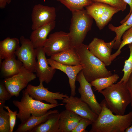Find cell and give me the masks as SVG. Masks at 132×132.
<instances>
[{
    "label": "cell",
    "mask_w": 132,
    "mask_h": 132,
    "mask_svg": "<svg viewBox=\"0 0 132 132\" xmlns=\"http://www.w3.org/2000/svg\"><path fill=\"white\" fill-rule=\"evenodd\" d=\"M72 12L68 33L70 47L75 48L83 44L87 34L91 28L93 18L84 8Z\"/></svg>",
    "instance_id": "obj_5"
},
{
    "label": "cell",
    "mask_w": 132,
    "mask_h": 132,
    "mask_svg": "<svg viewBox=\"0 0 132 132\" xmlns=\"http://www.w3.org/2000/svg\"><path fill=\"white\" fill-rule=\"evenodd\" d=\"M122 40L117 50L111 55V59L113 61L121 52V49L124 46L132 43V27L125 31L122 36Z\"/></svg>",
    "instance_id": "obj_28"
},
{
    "label": "cell",
    "mask_w": 132,
    "mask_h": 132,
    "mask_svg": "<svg viewBox=\"0 0 132 132\" xmlns=\"http://www.w3.org/2000/svg\"><path fill=\"white\" fill-rule=\"evenodd\" d=\"M93 2L102 3L117 8L123 11L126 9L127 4L122 0H92Z\"/></svg>",
    "instance_id": "obj_30"
},
{
    "label": "cell",
    "mask_w": 132,
    "mask_h": 132,
    "mask_svg": "<svg viewBox=\"0 0 132 132\" xmlns=\"http://www.w3.org/2000/svg\"><path fill=\"white\" fill-rule=\"evenodd\" d=\"M126 83L131 96V105L132 108V71Z\"/></svg>",
    "instance_id": "obj_34"
},
{
    "label": "cell",
    "mask_w": 132,
    "mask_h": 132,
    "mask_svg": "<svg viewBox=\"0 0 132 132\" xmlns=\"http://www.w3.org/2000/svg\"><path fill=\"white\" fill-rule=\"evenodd\" d=\"M100 104L101 111L92 123L89 132H124L132 125V111L125 115H115L107 106L105 99Z\"/></svg>",
    "instance_id": "obj_1"
},
{
    "label": "cell",
    "mask_w": 132,
    "mask_h": 132,
    "mask_svg": "<svg viewBox=\"0 0 132 132\" xmlns=\"http://www.w3.org/2000/svg\"><path fill=\"white\" fill-rule=\"evenodd\" d=\"M127 4H128L130 7V10L129 13L126 16L125 18L120 23L122 24L126 21L129 18L132 12V0H122Z\"/></svg>",
    "instance_id": "obj_35"
},
{
    "label": "cell",
    "mask_w": 132,
    "mask_h": 132,
    "mask_svg": "<svg viewBox=\"0 0 132 132\" xmlns=\"http://www.w3.org/2000/svg\"><path fill=\"white\" fill-rule=\"evenodd\" d=\"M62 101L65 104L66 110L75 113L82 118L88 119L93 122L98 116L88 105L80 98L70 96L65 98Z\"/></svg>",
    "instance_id": "obj_13"
},
{
    "label": "cell",
    "mask_w": 132,
    "mask_h": 132,
    "mask_svg": "<svg viewBox=\"0 0 132 132\" xmlns=\"http://www.w3.org/2000/svg\"><path fill=\"white\" fill-rule=\"evenodd\" d=\"M76 81L80 84L78 90L80 95V99L87 104L94 112L99 115L102 107L96 99L90 83L86 79L81 70L77 75Z\"/></svg>",
    "instance_id": "obj_11"
},
{
    "label": "cell",
    "mask_w": 132,
    "mask_h": 132,
    "mask_svg": "<svg viewBox=\"0 0 132 132\" xmlns=\"http://www.w3.org/2000/svg\"><path fill=\"white\" fill-rule=\"evenodd\" d=\"M75 48L83 67L81 71L88 82L90 83L96 79L112 75L105 64L90 52L88 45L83 43Z\"/></svg>",
    "instance_id": "obj_2"
},
{
    "label": "cell",
    "mask_w": 132,
    "mask_h": 132,
    "mask_svg": "<svg viewBox=\"0 0 132 132\" xmlns=\"http://www.w3.org/2000/svg\"><path fill=\"white\" fill-rule=\"evenodd\" d=\"M12 97L7 90L3 83L0 82V100L6 101L9 100Z\"/></svg>",
    "instance_id": "obj_33"
},
{
    "label": "cell",
    "mask_w": 132,
    "mask_h": 132,
    "mask_svg": "<svg viewBox=\"0 0 132 132\" xmlns=\"http://www.w3.org/2000/svg\"><path fill=\"white\" fill-rule=\"evenodd\" d=\"M119 77V75L115 74L109 77L96 79L90 83L95 91L100 92L117 81Z\"/></svg>",
    "instance_id": "obj_25"
},
{
    "label": "cell",
    "mask_w": 132,
    "mask_h": 132,
    "mask_svg": "<svg viewBox=\"0 0 132 132\" xmlns=\"http://www.w3.org/2000/svg\"><path fill=\"white\" fill-rule=\"evenodd\" d=\"M50 58L65 65L73 66L81 65L80 59L75 48H70Z\"/></svg>",
    "instance_id": "obj_19"
},
{
    "label": "cell",
    "mask_w": 132,
    "mask_h": 132,
    "mask_svg": "<svg viewBox=\"0 0 132 132\" xmlns=\"http://www.w3.org/2000/svg\"><path fill=\"white\" fill-rule=\"evenodd\" d=\"M43 48L46 54L50 57L71 48L68 33L61 31L51 34Z\"/></svg>",
    "instance_id": "obj_8"
},
{
    "label": "cell",
    "mask_w": 132,
    "mask_h": 132,
    "mask_svg": "<svg viewBox=\"0 0 132 132\" xmlns=\"http://www.w3.org/2000/svg\"><path fill=\"white\" fill-rule=\"evenodd\" d=\"M82 118L66 109L61 111L60 113L59 132H71Z\"/></svg>",
    "instance_id": "obj_18"
},
{
    "label": "cell",
    "mask_w": 132,
    "mask_h": 132,
    "mask_svg": "<svg viewBox=\"0 0 132 132\" xmlns=\"http://www.w3.org/2000/svg\"><path fill=\"white\" fill-rule=\"evenodd\" d=\"M35 50L37 59L35 67L36 75L39 80L48 84L52 79L56 69L49 66L43 47L36 48Z\"/></svg>",
    "instance_id": "obj_15"
},
{
    "label": "cell",
    "mask_w": 132,
    "mask_h": 132,
    "mask_svg": "<svg viewBox=\"0 0 132 132\" xmlns=\"http://www.w3.org/2000/svg\"><path fill=\"white\" fill-rule=\"evenodd\" d=\"M125 132H132V124L131 126L125 130Z\"/></svg>",
    "instance_id": "obj_37"
},
{
    "label": "cell",
    "mask_w": 132,
    "mask_h": 132,
    "mask_svg": "<svg viewBox=\"0 0 132 132\" xmlns=\"http://www.w3.org/2000/svg\"><path fill=\"white\" fill-rule=\"evenodd\" d=\"M48 64L53 68L59 70L65 73L69 78L71 88L70 96H75L76 94L75 82L77 75L83 69L81 65L76 66H68L61 64L51 58L47 59Z\"/></svg>",
    "instance_id": "obj_16"
},
{
    "label": "cell",
    "mask_w": 132,
    "mask_h": 132,
    "mask_svg": "<svg viewBox=\"0 0 132 132\" xmlns=\"http://www.w3.org/2000/svg\"><path fill=\"white\" fill-rule=\"evenodd\" d=\"M72 12L78 11L91 4L92 0H59Z\"/></svg>",
    "instance_id": "obj_26"
},
{
    "label": "cell",
    "mask_w": 132,
    "mask_h": 132,
    "mask_svg": "<svg viewBox=\"0 0 132 132\" xmlns=\"http://www.w3.org/2000/svg\"><path fill=\"white\" fill-rule=\"evenodd\" d=\"M88 13L95 21L100 30L103 29L111 19L113 16L120 10L108 5L93 2L86 7Z\"/></svg>",
    "instance_id": "obj_6"
},
{
    "label": "cell",
    "mask_w": 132,
    "mask_h": 132,
    "mask_svg": "<svg viewBox=\"0 0 132 132\" xmlns=\"http://www.w3.org/2000/svg\"><path fill=\"white\" fill-rule=\"evenodd\" d=\"M19 40L17 38L8 37L0 42V64L2 59L11 58L20 47Z\"/></svg>",
    "instance_id": "obj_22"
},
{
    "label": "cell",
    "mask_w": 132,
    "mask_h": 132,
    "mask_svg": "<svg viewBox=\"0 0 132 132\" xmlns=\"http://www.w3.org/2000/svg\"><path fill=\"white\" fill-rule=\"evenodd\" d=\"M39 85L35 86L28 85L24 90L33 99L38 101L44 100L52 104H58L57 99L63 100L69 96L66 94L61 93L60 92H53L49 91L48 88L44 87L43 81L40 80Z\"/></svg>",
    "instance_id": "obj_10"
},
{
    "label": "cell",
    "mask_w": 132,
    "mask_h": 132,
    "mask_svg": "<svg viewBox=\"0 0 132 132\" xmlns=\"http://www.w3.org/2000/svg\"><path fill=\"white\" fill-rule=\"evenodd\" d=\"M59 112L51 114L44 122L34 128L31 132H59Z\"/></svg>",
    "instance_id": "obj_23"
},
{
    "label": "cell",
    "mask_w": 132,
    "mask_h": 132,
    "mask_svg": "<svg viewBox=\"0 0 132 132\" xmlns=\"http://www.w3.org/2000/svg\"><path fill=\"white\" fill-rule=\"evenodd\" d=\"M22 94L20 101L14 100L12 103L19 109L17 117L21 122H24L31 116H39L46 114L49 110L65 104H48L42 101L36 100L31 97L24 90L22 91Z\"/></svg>",
    "instance_id": "obj_4"
},
{
    "label": "cell",
    "mask_w": 132,
    "mask_h": 132,
    "mask_svg": "<svg viewBox=\"0 0 132 132\" xmlns=\"http://www.w3.org/2000/svg\"><path fill=\"white\" fill-rule=\"evenodd\" d=\"M55 25V21L33 30L30 39L34 49L43 47L48 35L54 28Z\"/></svg>",
    "instance_id": "obj_17"
},
{
    "label": "cell",
    "mask_w": 132,
    "mask_h": 132,
    "mask_svg": "<svg viewBox=\"0 0 132 132\" xmlns=\"http://www.w3.org/2000/svg\"><path fill=\"white\" fill-rule=\"evenodd\" d=\"M5 101L0 100V132H10V129L8 112L4 109Z\"/></svg>",
    "instance_id": "obj_27"
},
{
    "label": "cell",
    "mask_w": 132,
    "mask_h": 132,
    "mask_svg": "<svg viewBox=\"0 0 132 132\" xmlns=\"http://www.w3.org/2000/svg\"><path fill=\"white\" fill-rule=\"evenodd\" d=\"M4 108L7 110L9 116L10 127V132H12L15 124L16 117L17 114V111H13L8 106L5 105Z\"/></svg>",
    "instance_id": "obj_32"
},
{
    "label": "cell",
    "mask_w": 132,
    "mask_h": 132,
    "mask_svg": "<svg viewBox=\"0 0 132 132\" xmlns=\"http://www.w3.org/2000/svg\"><path fill=\"white\" fill-rule=\"evenodd\" d=\"M56 110H49L44 115L39 116L32 115L27 120L21 122L15 132H31L36 126L45 121L50 115L58 112Z\"/></svg>",
    "instance_id": "obj_20"
},
{
    "label": "cell",
    "mask_w": 132,
    "mask_h": 132,
    "mask_svg": "<svg viewBox=\"0 0 132 132\" xmlns=\"http://www.w3.org/2000/svg\"><path fill=\"white\" fill-rule=\"evenodd\" d=\"M36 75L23 66L17 74L3 80L7 89L12 96L17 97L20 92L28 85L29 82L34 80Z\"/></svg>",
    "instance_id": "obj_7"
},
{
    "label": "cell",
    "mask_w": 132,
    "mask_h": 132,
    "mask_svg": "<svg viewBox=\"0 0 132 132\" xmlns=\"http://www.w3.org/2000/svg\"><path fill=\"white\" fill-rule=\"evenodd\" d=\"M116 39L115 37L111 41L106 43L102 39L94 38L88 45V49L94 55L101 60L106 66H109L112 62L111 53Z\"/></svg>",
    "instance_id": "obj_14"
},
{
    "label": "cell",
    "mask_w": 132,
    "mask_h": 132,
    "mask_svg": "<svg viewBox=\"0 0 132 132\" xmlns=\"http://www.w3.org/2000/svg\"><path fill=\"white\" fill-rule=\"evenodd\" d=\"M92 122L87 118H82L76 127L71 132H87L86 129L88 125L91 124Z\"/></svg>",
    "instance_id": "obj_31"
},
{
    "label": "cell",
    "mask_w": 132,
    "mask_h": 132,
    "mask_svg": "<svg viewBox=\"0 0 132 132\" xmlns=\"http://www.w3.org/2000/svg\"><path fill=\"white\" fill-rule=\"evenodd\" d=\"M130 50V55L129 58L124 61V64L122 71L124 75L122 78L119 81L127 82L129 76L132 71V43L128 44Z\"/></svg>",
    "instance_id": "obj_29"
},
{
    "label": "cell",
    "mask_w": 132,
    "mask_h": 132,
    "mask_svg": "<svg viewBox=\"0 0 132 132\" xmlns=\"http://www.w3.org/2000/svg\"><path fill=\"white\" fill-rule=\"evenodd\" d=\"M105 98L107 107L116 115H123L131 104V99L126 83L119 81L100 92Z\"/></svg>",
    "instance_id": "obj_3"
},
{
    "label": "cell",
    "mask_w": 132,
    "mask_h": 132,
    "mask_svg": "<svg viewBox=\"0 0 132 132\" xmlns=\"http://www.w3.org/2000/svg\"><path fill=\"white\" fill-rule=\"evenodd\" d=\"M15 55L12 57L4 59L0 64V72L5 78L10 77L17 74L23 66L22 63L16 59Z\"/></svg>",
    "instance_id": "obj_21"
},
{
    "label": "cell",
    "mask_w": 132,
    "mask_h": 132,
    "mask_svg": "<svg viewBox=\"0 0 132 132\" xmlns=\"http://www.w3.org/2000/svg\"><path fill=\"white\" fill-rule=\"evenodd\" d=\"M56 17L55 9L54 7L40 4L35 5L33 8L31 14L32 29L34 30L55 21Z\"/></svg>",
    "instance_id": "obj_12"
},
{
    "label": "cell",
    "mask_w": 132,
    "mask_h": 132,
    "mask_svg": "<svg viewBox=\"0 0 132 132\" xmlns=\"http://www.w3.org/2000/svg\"><path fill=\"white\" fill-rule=\"evenodd\" d=\"M132 27V12L128 18L121 24L117 27L111 24L108 25L109 28L116 34V40L113 48L118 49L121 42V38L124 33Z\"/></svg>",
    "instance_id": "obj_24"
},
{
    "label": "cell",
    "mask_w": 132,
    "mask_h": 132,
    "mask_svg": "<svg viewBox=\"0 0 132 132\" xmlns=\"http://www.w3.org/2000/svg\"><path fill=\"white\" fill-rule=\"evenodd\" d=\"M20 41L21 45L15 55L22 63L25 67L32 72H35L37 61L35 49L30 39L22 36L20 38Z\"/></svg>",
    "instance_id": "obj_9"
},
{
    "label": "cell",
    "mask_w": 132,
    "mask_h": 132,
    "mask_svg": "<svg viewBox=\"0 0 132 132\" xmlns=\"http://www.w3.org/2000/svg\"><path fill=\"white\" fill-rule=\"evenodd\" d=\"M56 0V1H59V0Z\"/></svg>",
    "instance_id": "obj_38"
},
{
    "label": "cell",
    "mask_w": 132,
    "mask_h": 132,
    "mask_svg": "<svg viewBox=\"0 0 132 132\" xmlns=\"http://www.w3.org/2000/svg\"><path fill=\"white\" fill-rule=\"evenodd\" d=\"M11 0H0V8L1 9L4 8L7 4H10Z\"/></svg>",
    "instance_id": "obj_36"
}]
</instances>
